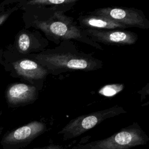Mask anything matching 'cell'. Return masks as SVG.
<instances>
[{"instance_id":"cell-8","label":"cell","mask_w":149,"mask_h":149,"mask_svg":"<svg viewBox=\"0 0 149 149\" xmlns=\"http://www.w3.org/2000/svg\"><path fill=\"white\" fill-rule=\"evenodd\" d=\"M83 33L93 41L109 45H130L135 44L138 40L136 33L126 29H83Z\"/></svg>"},{"instance_id":"cell-11","label":"cell","mask_w":149,"mask_h":149,"mask_svg":"<svg viewBox=\"0 0 149 149\" xmlns=\"http://www.w3.org/2000/svg\"><path fill=\"white\" fill-rule=\"evenodd\" d=\"M79 26L82 29H126L127 26L116 22L114 20L107 18L104 16L92 14L89 13L87 15H80L77 18Z\"/></svg>"},{"instance_id":"cell-3","label":"cell","mask_w":149,"mask_h":149,"mask_svg":"<svg viewBox=\"0 0 149 149\" xmlns=\"http://www.w3.org/2000/svg\"><path fill=\"white\" fill-rule=\"evenodd\" d=\"M1 65L10 76L27 82L39 91L42 90L47 76L49 74L48 71L34 59L31 54H23L17 52L12 44L3 50Z\"/></svg>"},{"instance_id":"cell-5","label":"cell","mask_w":149,"mask_h":149,"mask_svg":"<svg viewBox=\"0 0 149 149\" xmlns=\"http://www.w3.org/2000/svg\"><path fill=\"white\" fill-rule=\"evenodd\" d=\"M126 111L119 106H114L105 109L79 116L67 123L58 132L64 140L77 137L98 125L105 119L115 117Z\"/></svg>"},{"instance_id":"cell-10","label":"cell","mask_w":149,"mask_h":149,"mask_svg":"<svg viewBox=\"0 0 149 149\" xmlns=\"http://www.w3.org/2000/svg\"><path fill=\"white\" fill-rule=\"evenodd\" d=\"M39 90L35 86L25 83L9 84L5 90L8 105L16 108L33 103L38 97Z\"/></svg>"},{"instance_id":"cell-16","label":"cell","mask_w":149,"mask_h":149,"mask_svg":"<svg viewBox=\"0 0 149 149\" xmlns=\"http://www.w3.org/2000/svg\"><path fill=\"white\" fill-rule=\"evenodd\" d=\"M33 149H64V148L58 144H51L42 147H37Z\"/></svg>"},{"instance_id":"cell-14","label":"cell","mask_w":149,"mask_h":149,"mask_svg":"<svg viewBox=\"0 0 149 149\" xmlns=\"http://www.w3.org/2000/svg\"><path fill=\"white\" fill-rule=\"evenodd\" d=\"M6 6L2 3H0V26L9 18L12 13L20 9L17 5L12 7Z\"/></svg>"},{"instance_id":"cell-13","label":"cell","mask_w":149,"mask_h":149,"mask_svg":"<svg viewBox=\"0 0 149 149\" xmlns=\"http://www.w3.org/2000/svg\"><path fill=\"white\" fill-rule=\"evenodd\" d=\"M124 88V85L122 84L115 83L107 84L102 87L98 90V94L105 97H112L118 94Z\"/></svg>"},{"instance_id":"cell-18","label":"cell","mask_w":149,"mask_h":149,"mask_svg":"<svg viewBox=\"0 0 149 149\" xmlns=\"http://www.w3.org/2000/svg\"><path fill=\"white\" fill-rule=\"evenodd\" d=\"M3 127L0 125V134L2 133V132L3 131Z\"/></svg>"},{"instance_id":"cell-17","label":"cell","mask_w":149,"mask_h":149,"mask_svg":"<svg viewBox=\"0 0 149 149\" xmlns=\"http://www.w3.org/2000/svg\"><path fill=\"white\" fill-rule=\"evenodd\" d=\"M3 49L1 48L0 47V65L2 63V60H3Z\"/></svg>"},{"instance_id":"cell-6","label":"cell","mask_w":149,"mask_h":149,"mask_svg":"<svg viewBox=\"0 0 149 149\" xmlns=\"http://www.w3.org/2000/svg\"><path fill=\"white\" fill-rule=\"evenodd\" d=\"M104 16L129 27L149 29V20L143 12L135 8L109 6L98 8L90 12Z\"/></svg>"},{"instance_id":"cell-2","label":"cell","mask_w":149,"mask_h":149,"mask_svg":"<svg viewBox=\"0 0 149 149\" xmlns=\"http://www.w3.org/2000/svg\"><path fill=\"white\" fill-rule=\"evenodd\" d=\"M32 57L44 67L49 74L58 75L68 72L94 71L102 69L103 62L92 54L79 50L72 40H64L56 47L47 48Z\"/></svg>"},{"instance_id":"cell-9","label":"cell","mask_w":149,"mask_h":149,"mask_svg":"<svg viewBox=\"0 0 149 149\" xmlns=\"http://www.w3.org/2000/svg\"><path fill=\"white\" fill-rule=\"evenodd\" d=\"M48 44V40L39 30H29L24 28L16 34L12 46L20 54H31L44 51Z\"/></svg>"},{"instance_id":"cell-12","label":"cell","mask_w":149,"mask_h":149,"mask_svg":"<svg viewBox=\"0 0 149 149\" xmlns=\"http://www.w3.org/2000/svg\"><path fill=\"white\" fill-rule=\"evenodd\" d=\"M79 1V0H28L22 6H36L51 8L58 9L66 13L71 10Z\"/></svg>"},{"instance_id":"cell-15","label":"cell","mask_w":149,"mask_h":149,"mask_svg":"<svg viewBox=\"0 0 149 149\" xmlns=\"http://www.w3.org/2000/svg\"><path fill=\"white\" fill-rule=\"evenodd\" d=\"M28 0H3L1 3L6 6H8L10 5L15 4L19 6V8Z\"/></svg>"},{"instance_id":"cell-1","label":"cell","mask_w":149,"mask_h":149,"mask_svg":"<svg viewBox=\"0 0 149 149\" xmlns=\"http://www.w3.org/2000/svg\"><path fill=\"white\" fill-rule=\"evenodd\" d=\"M22 19L25 29L33 28L42 31L48 40L58 45L64 40H76L102 50L98 43L93 41L83 31L77 22L56 9L36 6H22Z\"/></svg>"},{"instance_id":"cell-4","label":"cell","mask_w":149,"mask_h":149,"mask_svg":"<svg viewBox=\"0 0 149 149\" xmlns=\"http://www.w3.org/2000/svg\"><path fill=\"white\" fill-rule=\"evenodd\" d=\"M148 140L146 132L134 122L108 138L80 144L72 149H132L146 145Z\"/></svg>"},{"instance_id":"cell-7","label":"cell","mask_w":149,"mask_h":149,"mask_svg":"<svg viewBox=\"0 0 149 149\" xmlns=\"http://www.w3.org/2000/svg\"><path fill=\"white\" fill-rule=\"evenodd\" d=\"M47 126L42 122L33 120L10 131L3 135L1 141L2 149H20L43 134Z\"/></svg>"}]
</instances>
